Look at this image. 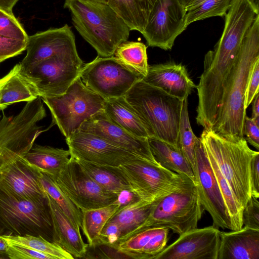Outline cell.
I'll use <instances>...</instances> for the list:
<instances>
[{
  "mask_svg": "<svg viewBox=\"0 0 259 259\" xmlns=\"http://www.w3.org/2000/svg\"><path fill=\"white\" fill-rule=\"evenodd\" d=\"M203 210L197 187L189 180L181 188L155 200L144 222L120 242L154 227L167 228L180 235L197 227Z\"/></svg>",
  "mask_w": 259,
  "mask_h": 259,
  "instance_id": "obj_5",
  "label": "cell"
},
{
  "mask_svg": "<svg viewBox=\"0 0 259 259\" xmlns=\"http://www.w3.org/2000/svg\"><path fill=\"white\" fill-rule=\"evenodd\" d=\"M26 50V56L19 63L23 72L54 56L77 52L74 35L67 24L28 36Z\"/></svg>",
  "mask_w": 259,
  "mask_h": 259,
  "instance_id": "obj_16",
  "label": "cell"
},
{
  "mask_svg": "<svg viewBox=\"0 0 259 259\" xmlns=\"http://www.w3.org/2000/svg\"><path fill=\"white\" fill-rule=\"evenodd\" d=\"M118 167L132 192L140 199L148 202L181 188L190 180L157 162L141 158L132 159Z\"/></svg>",
  "mask_w": 259,
  "mask_h": 259,
  "instance_id": "obj_8",
  "label": "cell"
},
{
  "mask_svg": "<svg viewBox=\"0 0 259 259\" xmlns=\"http://www.w3.org/2000/svg\"><path fill=\"white\" fill-rule=\"evenodd\" d=\"M259 60L254 64L247 85L244 107L246 109L252 103L255 95L258 93Z\"/></svg>",
  "mask_w": 259,
  "mask_h": 259,
  "instance_id": "obj_41",
  "label": "cell"
},
{
  "mask_svg": "<svg viewBox=\"0 0 259 259\" xmlns=\"http://www.w3.org/2000/svg\"><path fill=\"white\" fill-rule=\"evenodd\" d=\"M150 148L157 162L163 167L191 180L193 170L179 147L155 138H148Z\"/></svg>",
  "mask_w": 259,
  "mask_h": 259,
  "instance_id": "obj_25",
  "label": "cell"
},
{
  "mask_svg": "<svg viewBox=\"0 0 259 259\" xmlns=\"http://www.w3.org/2000/svg\"><path fill=\"white\" fill-rule=\"evenodd\" d=\"M220 233L212 225L191 229L179 235L155 259H218Z\"/></svg>",
  "mask_w": 259,
  "mask_h": 259,
  "instance_id": "obj_15",
  "label": "cell"
},
{
  "mask_svg": "<svg viewBox=\"0 0 259 259\" xmlns=\"http://www.w3.org/2000/svg\"><path fill=\"white\" fill-rule=\"evenodd\" d=\"M78 131L96 135L141 158L157 162L151 152L148 138L136 136L115 124L103 110L84 121Z\"/></svg>",
  "mask_w": 259,
  "mask_h": 259,
  "instance_id": "obj_17",
  "label": "cell"
},
{
  "mask_svg": "<svg viewBox=\"0 0 259 259\" xmlns=\"http://www.w3.org/2000/svg\"><path fill=\"white\" fill-rule=\"evenodd\" d=\"M243 136L247 143L259 149V124L246 115L243 124Z\"/></svg>",
  "mask_w": 259,
  "mask_h": 259,
  "instance_id": "obj_42",
  "label": "cell"
},
{
  "mask_svg": "<svg viewBox=\"0 0 259 259\" xmlns=\"http://www.w3.org/2000/svg\"><path fill=\"white\" fill-rule=\"evenodd\" d=\"M39 179L46 193L57 203L71 222L80 230L82 227V211L59 188L52 178L40 172Z\"/></svg>",
  "mask_w": 259,
  "mask_h": 259,
  "instance_id": "obj_30",
  "label": "cell"
},
{
  "mask_svg": "<svg viewBox=\"0 0 259 259\" xmlns=\"http://www.w3.org/2000/svg\"><path fill=\"white\" fill-rule=\"evenodd\" d=\"M1 63V62H0Z\"/></svg>",
  "mask_w": 259,
  "mask_h": 259,
  "instance_id": "obj_54",
  "label": "cell"
},
{
  "mask_svg": "<svg viewBox=\"0 0 259 259\" xmlns=\"http://www.w3.org/2000/svg\"><path fill=\"white\" fill-rule=\"evenodd\" d=\"M52 217L54 242L74 258L85 257L89 244L85 243L78 229L47 194Z\"/></svg>",
  "mask_w": 259,
  "mask_h": 259,
  "instance_id": "obj_21",
  "label": "cell"
},
{
  "mask_svg": "<svg viewBox=\"0 0 259 259\" xmlns=\"http://www.w3.org/2000/svg\"><path fill=\"white\" fill-rule=\"evenodd\" d=\"M40 171L20 157L0 169V187L14 194L32 199H45Z\"/></svg>",
  "mask_w": 259,
  "mask_h": 259,
  "instance_id": "obj_18",
  "label": "cell"
},
{
  "mask_svg": "<svg viewBox=\"0 0 259 259\" xmlns=\"http://www.w3.org/2000/svg\"><path fill=\"white\" fill-rule=\"evenodd\" d=\"M79 77L87 88L105 100L123 97L143 77L114 56H98L83 64Z\"/></svg>",
  "mask_w": 259,
  "mask_h": 259,
  "instance_id": "obj_9",
  "label": "cell"
},
{
  "mask_svg": "<svg viewBox=\"0 0 259 259\" xmlns=\"http://www.w3.org/2000/svg\"><path fill=\"white\" fill-rule=\"evenodd\" d=\"M205 1L206 0H191L188 6L186 7V9L187 11H188Z\"/></svg>",
  "mask_w": 259,
  "mask_h": 259,
  "instance_id": "obj_48",
  "label": "cell"
},
{
  "mask_svg": "<svg viewBox=\"0 0 259 259\" xmlns=\"http://www.w3.org/2000/svg\"><path fill=\"white\" fill-rule=\"evenodd\" d=\"M119 207L115 202L106 206L82 211L81 229L88 240L89 247L97 245L103 227Z\"/></svg>",
  "mask_w": 259,
  "mask_h": 259,
  "instance_id": "obj_28",
  "label": "cell"
},
{
  "mask_svg": "<svg viewBox=\"0 0 259 259\" xmlns=\"http://www.w3.org/2000/svg\"><path fill=\"white\" fill-rule=\"evenodd\" d=\"M169 229L160 227L142 250L139 259H155L167 246Z\"/></svg>",
  "mask_w": 259,
  "mask_h": 259,
  "instance_id": "obj_36",
  "label": "cell"
},
{
  "mask_svg": "<svg viewBox=\"0 0 259 259\" xmlns=\"http://www.w3.org/2000/svg\"><path fill=\"white\" fill-rule=\"evenodd\" d=\"M146 127L149 138L178 147L183 100L142 79L123 96Z\"/></svg>",
  "mask_w": 259,
  "mask_h": 259,
  "instance_id": "obj_4",
  "label": "cell"
},
{
  "mask_svg": "<svg viewBox=\"0 0 259 259\" xmlns=\"http://www.w3.org/2000/svg\"><path fill=\"white\" fill-rule=\"evenodd\" d=\"M231 231H221L218 259H259V230Z\"/></svg>",
  "mask_w": 259,
  "mask_h": 259,
  "instance_id": "obj_20",
  "label": "cell"
},
{
  "mask_svg": "<svg viewBox=\"0 0 259 259\" xmlns=\"http://www.w3.org/2000/svg\"><path fill=\"white\" fill-rule=\"evenodd\" d=\"M23 157L41 172L54 179L69 161L70 153L69 150L35 145Z\"/></svg>",
  "mask_w": 259,
  "mask_h": 259,
  "instance_id": "obj_23",
  "label": "cell"
},
{
  "mask_svg": "<svg viewBox=\"0 0 259 259\" xmlns=\"http://www.w3.org/2000/svg\"><path fill=\"white\" fill-rule=\"evenodd\" d=\"M199 139L243 210L251 197V163L258 151L250 148L244 137L222 136L210 129H204Z\"/></svg>",
  "mask_w": 259,
  "mask_h": 259,
  "instance_id": "obj_3",
  "label": "cell"
},
{
  "mask_svg": "<svg viewBox=\"0 0 259 259\" xmlns=\"http://www.w3.org/2000/svg\"><path fill=\"white\" fill-rule=\"evenodd\" d=\"M107 4L122 19L131 30L142 34L147 18L142 0H108Z\"/></svg>",
  "mask_w": 259,
  "mask_h": 259,
  "instance_id": "obj_31",
  "label": "cell"
},
{
  "mask_svg": "<svg viewBox=\"0 0 259 259\" xmlns=\"http://www.w3.org/2000/svg\"><path fill=\"white\" fill-rule=\"evenodd\" d=\"M1 117H2V116H1V115H0V120H1Z\"/></svg>",
  "mask_w": 259,
  "mask_h": 259,
  "instance_id": "obj_53",
  "label": "cell"
},
{
  "mask_svg": "<svg viewBox=\"0 0 259 259\" xmlns=\"http://www.w3.org/2000/svg\"><path fill=\"white\" fill-rule=\"evenodd\" d=\"M231 1L206 0L187 11V26L208 18L224 16L230 6Z\"/></svg>",
  "mask_w": 259,
  "mask_h": 259,
  "instance_id": "obj_34",
  "label": "cell"
},
{
  "mask_svg": "<svg viewBox=\"0 0 259 259\" xmlns=\"http://www.w3.org/2000/svg\"><path fill=\"white\" fill-rule=\"evenodd\" d=\"M0 35L27 41L28 36L13 13L0 9Z\"/></svg>",
  "mask_w": 259,
  "mask_h": 259,
  "instance_id": "obj_35",
  "label": "cell"
},
{
  "mask_svg": "<svg viewBox=\"0 0 259 259\" xmlns=\"http://www.w3.org/2000/svg\"><path fill=\"white\" fill-rule=\"evenodd\" d=\"M140 199L132 191L124 190L118 195L117 200L115 202L118 204L119 208H121Z\"/></svg>",
  "mask_w": 259,
  "mask_h": 259,
  "instance_id": "obj_44",
  "label": "cell"
},
{
  "mask_svg": "<svg viewBox=\"0 0 259 259\" xmlns=\"http://www.w3.org/2000/svg\"><path fill=\"white\" fill-rule=\"evenodd\" d=\"M19 0H0V9L13 13V8Z\"/></svg>",
  "mask_w": 259,
  "mask_h": 259,
  "instance_id": "obj_46",
  "label": "cell"
},
{
  "mask_svg": "<svg viewBox=\"0 0 259 259\" xmlns=\"http://www.w3.org/2000/svg\"><path fill=\"white\" fill-rule=\"evenodd\" d=\"M95 1H98L99 2H101V3H105V4H107L108 0H95Z\"/></svg>",
  "mask_w": 259,
  "mask_h": 259,
  "instance_id": "obj_51",
  "label": "cell"
},
{
  "mask_svg": "<svg viewBox=\"0 0 259 259\" xmlns=\"http://www.w3.org/2000/svg\"><path fill=\"white\" fill-rule=\"evenodd\" d=\"M259 60V14L248 29L224 84L221 104L210 130L222 135L244 137V107L247 83Z\"/></svg>",
  "mask_w": 259,
  "mask_h": 259,
  "instance_id": "obj_1",
  "label": "cell"
},
{
  "mask_svg": "<svg viewBox=\"0 0 259 259\" xmlns=\"http://www.w3.org/2000/svg\"><path fill=\"white\" fill-rule=\"evenodd\" d=\"M186 14L179 0H157L142 33L147 45L171 50L176 38L187 27Z\"/></svg>",
  "mask_w": 259,
  "mask_h": 259,
  "instance_id": "obj_12",
  "label": "cell"
},
{
  "mask_svg": "<svg viewBox=\"0 0 259 259\" xmlns=\"http://www.w3.org/2000/svg\"><path fill=\"white\" fill-rule=\"evenodd\" d=\"M103 111L111 121L130 133L138 137L149 138L144 125L123 97L105 100Z\"/></svg>",
  "mask_w": 259,
  "mask_h": 259,
  "instance_id": "obj_24",
  "label": "cell"
},
{
  "mask_svg": "<svg viewBox=\"0 0 259 259\" xmlns=\"http://www.w3.org/2000/svg\"><path fill=\"white\" fill-rule=\"evenodd\" d=\"M156 1L157 0H142L143 7L147 18H148L149 14Z\"/></svg>",
  "mask_w": 259,
  "mask_h": 259,
  "instance_id": "obj_47",
  "label": "cell"
},
{
  "mask_svg": "<svg viewBox=\"0 0 259 259\" xmlns=\"http://www.w3.org/2000/svg\"><path fill=\"white\" fill-rule=\"evenodd\" d=\"M252 1H254L255 3L258 4V0H252Z\"/></svg>",
  "mask_w": 259,
  "mask_h": 259,
  "instance_id": "obj_52",
  "label": "cell"
},
{
  "mask_svg": "<svg viewBox=\"0 0 259 259\" xmlns=\"http://www.w3.org/2000/svg\"><path fill=\"white\" fill-rule=\"evenodd\" d=\"M113 56L121 63L143 77L146 75L149 65L147 47L143 43L124 41L117 47Z\"/></svg>",
  "mask_w": 259,
  "mask_h": 259,
  "instance_id": "obj_29",
  "label": "cell"
},
{
  "mask_svg": "<svg viewBox=\"0 0 259 259\" xmlns=\"http://www.w3.org/2000/svg\"><path fill=\"white\" fill-rule=\"evenodd\" d=\"M65 140L70 157L76 159L118 167L132 159L140 158L96 135L80 131L74 133Z\"/></svg>",
  "mask_w": 259,
  "mask_h": 259,
  "instance_id": "obj_14",
  "label": "cell"
},
{
  "mask_svg": "<svg viewBox=\"0 0 259 259\" xmlns=\"http://www.w3.org/2000/svg\"><path fill=\"white\" fill-rule=\"evenodd\" d=\"M191 1V0H179L180 2L185 7V8L189 4Z\"/></svg>",
  "mask_w": 259,
  "mask_h": 259,
  "instance_id": "obj_49",
  "label": "cell"
},
{
  "mask_svg": "<svg viewBox=\"0 0 259 259\" xmlns=\"http://www.w3.org/2000/svg\"><path fill=\"white\" fill-rule=\"evenodd\" d=\"M8 258L6 254H4L0 252V258Z\"/></svg>",
  "mask_w": 259,
  "mask_h": 259,
  "instance_id": "obj_50",
  "label": "cell"
},
{
  "mask_svg": "<svg viewBox=\"0 0 259 259\" xmlns=\"http://www.w3.org/2000/svg\"><path fill=\"white\" fill-rule=\"evenodd\" d=\"M8 234L40 236L54 242L48 198H23L0 187V235Z\"/></svg>",
  "mask_w": 259,
  "mask_h": 259,
  "instance_id": "obj_6",
  "label": "cell"
},
{
  "mask_svg": "<svg viewBox=\"0 0 259 259\" xmlns=\"http://www.w3.org/2000/svg\"><path fill=\"white\" fill-rule=\"evenodd\" d=\"M242 219L243 226L259 230L258 198L251 197L242 210Z\"/></svg>",
  "mask_w": 259,
  "mask_h": 259,
  "instance_id": "obj_40",
  "label": "cell"
},
{
  "mask_svg": "<svg viewBox=\"0 0 259 259\" xmlns=\"http://www.w3.org/2000/svg\"><path fill=\"white\" fill-rule=\"evenodd\" d=\"M74 26L101 57H111L127 40L130 32L122 19L107 4L95 0H65Z\"/></svg>",
  "mask_w": 259,
  "mask_h": 259,
  "instance_id": "obj_2",
  "label": "cell"
},
{
  "mask_svg": "<svg viewBox=\"0 0 259 259\" xmlns=\"http://www.w3.org/2000/svg\"><path fill=\"white\" fill-rule=\"evenodd\" d=\"M83 62L77 52L54 56L23 72L41 98L64 94L79 76Z\"/></svg>",
  "mask_w": 259,
  "mask_h": 259,
  "instance_id": "obj_10",
  "label": "cell"
},
{
  "mask_svg": "<svg viewBox=\"0 0 259 259\" xmlns=\"http://www.w3.org/2000/svg\"><path fill=\"white\" fill-rule=\"evenodd\" d=\"M39 96L35 87L22 72L19 63L0 78V111L18 102L33 101Z\"/></svg>",
  "mask_w": 259,
  "mask_h": 259,
  "instance_id": "obj_22",
  "label": "cell"
},
{
  "mask_svg": "<svg viewBox=\"0 0 259 259\" xmlns=\"http://www.w3.org/2000/svg\"><path fill=\"white\" fill-rule=\"evenodd\" d=\"M9 243L26 246L53 256L55 259H73L60 246L40 236L1 235Z\"/></svg>",
  "mask_w": 259,
  "mask_h": 259,
  "instance_id": "obj_32",
  "label": "cell"
},
{
  "mask_svg": "<svg viewBox=\"0 0 259 259\" xmlns=\"http://www.w3.org/2000/svg\"><path fill=\"white\" fill-rule=\"evenodd\" d=\"M53 180L81 211L106 206L117 200V194L102 188L81 168L72 157Z\"/></svg>",
  "mask_w": 259,
  "mask_h": 259,
  "instance_id": "obj_11",
  "label": "cell"
},
{
  "mask_svg": "<svg viewBox=\"0 0 259 259\" xmlns=\"http://www.w3.org/2000/svg\"><path fill=\"white\" fill-rule=\"evenodd\" d=\"M251 196L259 198V153L253 157L251 167Z\"/></svg>",
  "mask_w": 259,
  "mask_h": 259,
  "instance_id": "obj_43",
  "label": "cell"
},
{
  "mask_svg": "<svg viewBox=\"0 0 259 259\" xmlns=\"http://www.w3.org/2000/svg\"><path fill=\"white\" fill-rule=\"evenodd\" d=\"M198 138L194 134L189 120L188 97L183 100L181 112L178 146L189 162L193 174L195 170V149Z\"/></svg>",
  "mask_w": 259,
  "mask_h": 259,
  "instance_id": "obj_33",
  "label": "cell"
},
{
  "mask_svg": "<svg viewBox=\"0 0 259 259\" xmlns=\"http://www.w3.org/2000/svg\"><path fill=\"white\" fill-rule=\"evenodd\" d=\"M75 159L87 175L107 191L118 195L124 190L132 191L129 184L118 167Z\"/></svg>",
  "mask_w": 259,
  "mask_h": 259,
  "instance_id": "obj_26",
  "label": "cell"
},
{
  "mask_svg": "<svg viewBox=\"0 0 259 259\" xmlns=\"http://www.w3.org/2000/svg\"><path fill=\"white\" fill-rule=\"evenodd\" d=\"M27 41L0 35V62L21 54Z\"/></svg>",
  "mask_w": 259,
  "mask_h": 259,
  "instance_id": "obj_37",
  "label": "cell"
},
{
  "mask_svg": "<svg viewBox=\"0 0 259 259\" xmlns=\"http://www.w3.org/2000/svg\"><path fill=\"white\" fill-rule=\"evenodd\" d=\"M142 80L180 100L188 97L196 85L181 63L169 62L149 65Z\"/></svg>",
  "mask_w": 259,
  "mask_h": 259,
  "instance_id": "obj_19",
  "label": "cell"
},
{
  "mask_svg": "<svg viewBox=\"0 0 259 259\" xmlns=\"http://www.w3.org/2000/svg\"><path fill=\"white\" fill-rule=\"evenodd\" d=\"M154 201L148 202L140 199L132 202L119 208L108 220L115 222L120 228L121 237L119 243L144 222L151 211Z\"/></svg>",
  "mask_w": 259,
  "mask_h": 259,
  "instance_id": "obj_27",
  "label": "cell"
},
{
  "mask_svg": "<svg viewBox=\"0 0 259 259\" xmlns=\"http://www.w3.org/2000/svg\"><path fill=\"white\" fill-rule=\"evenodd\" d=\"M252 117L259 124V95L257 94L252 101Z\"/></svg>",
  "mask_w": 259,
  "mask_h": 259,
  "instance_id": "obj_45",
  "label": "cell"
},
{
  "mask_svg": "<svg viewBox=\"0 0 259 259\" xmlns=\"http://www.w3.org/2000/svg\"><path fill=\"white\" fill-rule=\"evenodd\" d=\"M120 237L118 225L115 222L108 221L100 233L96 246L103 245L116 249Z\"/></svg>",
  "mask_w": 259,
  "mask_h": 259,
  "instance_id": "obj_38",
  "label": "cell"
},
{
  "mask_svg": "<svg viewBox=\"0 0 259 259\" xmlns=\"http://www.w3.org/2000/svg\"><path fill=\"white\" fill-rule=\"evenodd\" d=\"M9 243L7 251L8 258L10 259H55L46 253L35 250L32 248Z\"/></svg>",
  "mask_w": 259,
  "mask_h": 259,
  "instance_id": "obj_39",
  "label": "cell"
},
{
  "mask_svg": "<svg viewBox=\"0 0 259 259\" xmlns=\"http://www.w3.org/2000/svg\"><path fill=\"white\" fill-rule=\"evenodd\" d=\"M194 174L201 205L212 220V226L233 230L230 217L210 163L198 138L195 146Z\"/></svg>",
  "mask_w": 259,
  "mask_h": 259,
  "instance_id": "obj_13",
  "label": "cell"
},
{
  "mask_svg": "<svg viewBox=\"0 0 259 259\" xmlns=\"http://www.w3.org/2000/svg\"><path fill=\"white\" fill-rule=\"evenodd\" d=\"M49 109L52 123L65 139L78 131L86 120L103 110L105 99L87 88L78 76L63 95L41 98Z\"/></svg>",
  "mask_w": 259,
  "mask_h": 259,
  "instance_id": "obj_7",
  "label": "cell"
}]
</instances>
